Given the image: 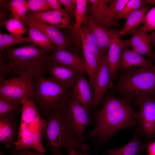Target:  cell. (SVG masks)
Returning <instances> with one entry per match:
<instances>
[{
	"instance_id": "obj_11",
	"label": "cell",
	"mask_w": 155,
	"mask_h": 155,
	"mask_svg": "<svg viewBox=\"0 0 155 155\" xmlns=\"http://www.w3.org/2000/svg\"><path fill=\"white\" fill-rule=\"evenodd\" d=\"M46 71L50 75V79L68 88H71L82 74L72 69L52 61L48 63Z\"/></svg>"
},
{
	"instance_id": "obj_42",
	"label": "cell",
	"mask_w": 155,
	"mask_h": 155,
	"mask_svg": "<svg viewBox=\"0 0 155 155\" xmlns=\"http://www.w3.org/2000/svg\"><path fill=\"white\" fill-rule=\"evenodd\" d=\"M13 155H26L25 150H18L14 149L12 151Z\"/></svg>"
},
{
	"instance_id": "obj_26",
	"label": "cell",
	"mask_w": 155,
	"mask_h": 155,
	"mask_svg": "<svg viewBox=\"0 0 155 155\" xmlns=\"http://www.w3.org/2000/svg\"><path fill=\"white\" fill-rule=\"evenodd\" d=\"M92 4L89 11L91 17L94 20L101 24L103 21L111 2V0H88Z\"/></svg>"
},
{
	"instance_id": "obj_34",
	"label": "cell",
	"mask_w": 155,
	"mask_h": 155,
	"mask_svg": "<svg viewBox=\"0 0 155 155\" xmlns=\"http://www.w3.org/2000/svg\"><path fill=\"white\" fill-rule=\"evenodd\" d=\"M2 35L6 44V49L9 48L11 46L17 44L25 43L27 42H30L29 36L23 37L11 34H8L2 33Z\"/></svg>"
},
{
	"instance_id": "obj_9",
	"label": "cell",
	"mask_w": 155,
	"mask_h": 155,
	"mask_svg": "<svg viewBox=\"0 0 155 155\" xmlns=\"http://www.w3.org/2000/svg\"><path fill=\"white\" fill-rule=\"evenodd\" d=\"M65 108L77 137L80 141L84 142L85 131L87 126L91 123L90 110L71 96Z\"/></svg>"
},
{
	"instance_id": "obj_32",
	"label": "cell",
	"mask_w": 155,
	"mask_h": 155,
	"mask_svg": "<svg viewBox=\"0 0 155 155\" xmlns=\"http://www.w3.org/2000/svg\"><path fill=\"white\" fill-rule=\"evenodd\" d=\"M16 111H22L21 104L0 96V115Z\"/></svg>"
},
{
	"instance_id": "obj_38",
	"label": "cell",
	"mask_w": 155,
	"mask_h": 155,
	"mask_svg": "<svg viewBox=\"0 0 155 155\" xmlns=\"http://www.w3.org/2000/svg\"><path fill=\"white\" fill-rule=\"evenodd\" d=\"M49 6L53 10H63L59 0H46Z\"/></svg>"
},
{
	"instance_id": "obj_40",
	"label": "cell",
	"mask_w": 155,
	"mask_h": 155,
	"mask_svg": "<svg viewBox=\"0 0 155 155\" xmlns=\"http://www.w3.org/2000/svg\"><path fill=\"white\" fill-rule=\"evenodd\" d=\"M7 48L6 43L4 40L1 32H0V51H3Z\"/></svg>"
},
{
	"instance_id": "obj_4",
	"label": "cell",
	"mask_w": 155,
	"mask_h": 155,
	"mask_svg": "<svg viewBox=\"0 0 155 155\" xmlns=\"http://www.w3.org/2000/svg\"><path fill=\"white\" fill-rule=\"evenodd\" d=\"M17 139L14 149L22 150L33 149L44 153L45 149L42 139L46 121L40 115L32 98L23 99Z\"/></svg>"
},
{
	"instance_id": "obj_7",
	"label": "cell",
	"mask_w": 155,
	"mask_h": 155,
	"mask_svg": "<svg viewBox=\"0 0 155 155\" xmlns=\"http://www.w3.org/2000/svg\"><path fill=\"white\" fill-rule=\"evenodd\" d=\"M134 103L139 107L137 131L148 140L155 138V95H139Z\"/></svg>"
},
{
	"instance_id": "obj_31",
	"label": "cell",
	"mask_w": 155,
	"mask_h": 155,
	"mask_svg": "<svg viewBox=\"0 0 155 155\" xmlns=\"http://www.w3.org/2000/svg\"><path fill=\"white\" fill-rule=\"evenodd\" d=\"M3 25L10 34L21 36L28 30L24 26L22 22L16 18L9 19L4 22Z\"/></svg>"
},
{
	"instance_id": "obj_3",
	"label": "cell",
	"mask_w": 155,
	"mask_h": 155,
	"mask_svg": "<svg viewBox=\"0 0 155 155\" xmlns=\"http://www.w3.org/2000/svg\"><path fill=\"white\" fill-rule=\"evenodd\" d=\"M3 56L7 61L9 71L19 76L34 79L46 71L50 56L32 43L24 46L5 49Z\"/></svg>"
},
{
	"instance_id": "obj_20",
	"label": "cell",
	"mask_w": 155,
	"mask_h": 155,
	"mask_svg": "<svg viewBox=\"0 0 155 155\" xmlns=\"http://www.w3.org/2000/svg\"><path fill=\"white\" fill-rule=\"evenodd\" d=\"M132 139L125 145L117 148L107 150L104 155H140L148 142L142 141L141 135L137 131Z\"/></svg>"
},
{
	"instance_id": "obj_35",
	"label": "cell",
	"mask_w": 155,
	"mask_h": 155,
	"mask_svg": "<svg viewBox=\"0 0 155 155\" xmlns=\"http://www.w3.org/2000/svg\"><path fill=\"white\" fill-rule=\"evenodd\" d=\"M144 29L148 32L155 30V7L149 10L143 20Z\"/></svg>"
},
{
	"instance_id": "obj_25",
	"label": "cell",
	"mask_w": 155,
	"mask_h": 155,
	"mask_svg": "<svg viewBox=\"0 0 155 155\" xmlns=\"http://www.w3.org/2000/svg\"><path fill=\"white\" fill-rule=\"evenodd\" d=\"M25 25L28 29L30 42L45 51L54 49V44L44 33L33 26L29 24Z\"/></svg>"
},
{
	"instance_id": "obj_18",
	"label": "cell",
	"mask_w": 155,
	"mask_h": 155,
	"mask_svg": "<svg viewBox=\"0 0 155 155\" xmlns=\"http://www.w3.org/2000/svg\"><path fill=\"white\" fill-rule=\"evenodd\" d=\"M15 112L0 115V141L7 148L16 142L17 127L15 119Z\"/></svg>"
},
{
	"instance_id": "obj_12",
	"label": "cell",
	"mask_w": 155,
	"mask_h": 155,
	"mask_svg": "<svg viewBox=\"0 0 155 155\" xmlns=\"http://www.w3.org/2000/svg\"><path fill=\"white\" fill-rule=\"evenodd\" d=\"M49 61H52L76 70L81 73H87L84 59L65 49L54 48Z\"/></svg>"
},
{
	"instance_id": "obj_16",
	"label": "cell",
	"mask_w": 155,
	"mask_h": 155,
	"mask_svg": "<svg viewBox=\"0 0 155 155\" xmlns=\"http://www.w3.org/2000/svg\"><path fill=\"white\" fill-rule=\"evenodd\" d=\"M27 16L47 23L57 27L67 29L71 31L73 25L70 17L64 10H51L34 13L30 11Z\"/></svg>"
},
{
	"instance_id": "obj_23",
	"label": "cell",
	"mask_w": 155,
	"mask_h": 155,
	"mask_svg": "<svg viewBox=\"0 0 155 155\" xmlns=\"http://www.w3.org/2000/svg\"><path fill=\"white\" fill-rule=\"evenodd\" d=\"M152 5H144L130 14L126 19L123 28L120 30V36L132 34L142 23L145 15Z\"/></svg>"
},
{
	"instance_id": "obj_6",
	"label": "cell",
	"mask_w": 155,
	"mask_h": 155,
	"mask_svg": "<svg viewBox=\"0 0 155 155\" xmlns=\"http://www.w3.org/2000/svg\"><path fill=\"white\" fill-rule=\"evenodd\" d=\"M33 84L32 98L44 119L52 111L64 108L71 97V88L62 86L43 76L34 78Z\"/></svg>"
},
{
	"instance_id": "obj_43",
	"label": "cell",
	"mask_w": 155,
	"mask_h": 155,
	"mask_svg": "<svg viewBox=\"0 0 155 155\" xmlns=\"http://www.w3.org/2000/svg\"><path fill=\"white\" fill-rule=\"evenodd\" d=\"M151 35L152 44L155 47V30L151 32Z\"/></svg>"
},
{
	"instance_id": "obj_24",
	"label": "cell",
	"mask_w": 155,
	"mask_h": 155,
	"mask_svg": "<svg viewBox=\"0 0 155 155\" xmlns=\"http://www.w3.org/2000/svg\"><path fill=\"white\" fill-rule=\"evenodd\" d=\"M87 2L86 0H76L75 22L71 32L75 41L79 44L81 42V28L83 24H85L86 22Z\"/></svg>"
},
{
	"instance_id": "obj_17",
	"label": "cell",
	"mask_w": 155,
	"mask_h": 155,
	"mask_svg": "<svg viewBox=\"0 0 155 155\" xmlns=\"http://www.w3.org/2000/svg\"><path fill=\"white\" fill-rule=\"evenodd\" d=\"M153 64L152 60L146 59L132 49L124 46L121 52L118 70L122 72Z\"/></svg>"
},
{
	"instance_id": "obj_28",
	"label": "cell",
	"mask_w": 155,
	"mask_h": 155,
	"mask_svg": "<svg viewBox=\"0 0 155 155\" xmlns=\"http://www.w3.org/2000/svg\"><path fill=\"white\" fill-rule=\"evenodd\" d=\"M154 4L155 0H129L124 7L117 13L115 20H126L130 14L142 6Z\"/></svg>"
},
{
	"instance_id": "obj_44",
	"label": "cell",
	"mask_w": 155,
	"mask_h": 155,
	"mask_svg": "<svg viewBox=\"0 0 155 155\" xmlns=\"http://www.w3.org/2000/svg\"><path fill=\"white\" fill-rule=\"evenodd\" d=\"M75 155H89L88 153L86 152H78L74 150Z\"/></svg>"
},
{
	"instance_id": "obj_39",
	"label": "cell",
	"mask_w": 155,
	"mask_h": 155,
	"mask_svg": "<svg viewBox=\"0 0 155 155\" xmlns=\"http://www.w3.org/2000/svg\"><path fill=\"white\" fill-rule=\"evenodd\" d=\"M148 146V155H155V141L149 143Z\"/></svg>"
},
{
	"instance_id": "obj_37",
	"label": "cell",
	"mask_w": 155,
	"mask_h": 155,
	"mask_svg": "<svg viewBox=\"0 0 155 155\" xmlns=\"http://www.w3.org/2000/svg\"><path fill=\"white\" fill-rule=\"evenodd\" d=\"M4 59L2 54L0 55V81L5 79V77L8 73L9 72L4 61Z\"/></svg>"
},
{
	"instance_id": "obj_45",
	"label": "cell",
	"mask_w": 155,
	"mask_h": 155,
	"mask_svg": "<svg viewBox=\"0 0 155 155\" xmlns=\"http://www.w3.org/2000/svg\"><path fill=\"white\" fill-rule=\"evenodd\" d=\"M67 151L68 155H75L73 149H69L67 150Z\"/></svg>"
},
{
	"instance_id": "obj_33",
	"label": "cell",
	"mask_w": 155,
	"mask_h": 155,
	"mask_svg": "<svg viewBox=\"0 0 155 155\" xmlns=\"http://www.w3.org/2000/svg\"><path fill=\"white\" fill-rule=\"evenodd\" d=\"M29 10L32 12H42L53 10L46 0L27 1Z\"/></svg>"
},
{
	"instance_id": "obj_15",
	"label": "cell",
	"mask_w": 155,
	"mask_h": 155,
	"mask_svg": "<svg viewBox=\"0 0 155 155\" xmlns=\"http://www.w3.org/2000/svg\"><path fill=\"white\" fill-rule=\"evenodd\" d=\"M91 29L98 44L102 56L106 53L113 37H120V30L106 28L87 16L85 24Z\"/></svg>"
},
{
	"instance_id": "obj_36",
	"label": "cell",
	"mask_w": 155,
	"mask_h": 155,
	"mask_svg": "<svg viewBox=\"0 0 155 155\" xmlns=\"http://www.w3.org/2000/svg\"><path fill=\"white\" fill-rule=\"evenodd\" d=\"M65 8V11L70 17L75 18L76 0H59Z\"/></svg>"
},
{
	"instance_id": "obj_41",
	"label": "cell",
	"mask_w": 155,
	"mask_h": 155,
	"mask_svg": "<svg viewBox=\"0 0 155 155\" xmlns=\"http://www.w3.org/2000/svg\"><path fill=\"white\" fill-rule=\"evenodd\" d=\"M26 155H46L44 153L39 152H34L30 151L29 149L25 150ZM53 155H62L60 154H53Z\"/></svg>"
},
{
	"instance_id": "obj_22",
	"label": "cell",
	"mask_w": 155,
	"mask_h": 155,
	"mask_svg": "<svg viewBox=\"0 0 155 155\" xmlns=\"http://www.w3.org/2000/svg\"><path fill=\"white\" fill-rule=\"evenodd\" d=\"M80 34L81 44L87 73L89 77V82L93 88L100 68V60L98 59L88 49L81 30Z\"/></svg>"
},
{
	"instance_id": "obj_21",
	"label": "cell",
	"mask_w": 155,
	"mask_h": 155,
	"mask_svg": "<svg viewBox=\"0 0 155 155\" xmlns=\"http://www.w3.org/2000/svg\"><path fill=\"white\" fill-rule=\"evenodd\" d=\"M119 37H113L107 53L110 76L112 81L116 80L121 52L122 48L125 46L123 40Z\"/></svg>"
},
{
	"instance_id": "obj_1",
	"label": "cell",
	"mask_w": 155,
	"mask_h": 155,
	"mask_svg": "<svg viewBox=\"0 0 155 155\" xmlns=\"http://www.w3.org/2000/svg\"><path fill=\"white\" fill-rule=\"evenodd\" d=\"M94 117L95 127L87 136L100 146L119 131L137 126L138 115L129 101L114 96L106 97Z\"/></svg>"
},
{
	"instance_id": "obj_2",
	"label": "cell",
	"mask_w": 155,
	"mask_h": 155,
	"mask_svg": "<svg viewBox=\"0 0 155 155\" xmlns=\"http://www.w3.org/2000/svg\"><path fill=\"white\" fill-rule=\"evenodd\" d=\"M46 126L43 134L46 144L53 154H61V150L73 149L84 152L89 146L77 137L65 107L53 111L44 119Z\"/></svg>"
},
{
	"instance_id": "obj_30",
	"label": "cell",
	"mask_w": 155,
	"mask_h": 155,
	"mask_svg": "<svg viewBox=\"0 0 155 155\" xmlns=\"http://www.w3.org/2000/svg\"><path fill=\"white\" fill-rule=\"evenodd\" d=\"M81 30L84 36L86 43L89 50L99 59L102 57L96 39L90 28L86 24H83Z\"/></svg>"
},
{
	"instance_id": "obj_5",
	"label": "cell",
	"mask_w": 155,
	"mask_h": 155,
	"mask_svg": "<svg viewBox=\"0 0 155 155\" xmlns=\"http://www.w3.org/2000/svg\"><path fill=\"white\" fill-rule=\"evenodd\" d=\"M115 91L131 103L140 94L155 95V65L120 72Z\"/></svg>"
},
{
	"instance_id": "obj_19",
	"label": "cell",
	"mask_w": 155,
	"mask_h": 155,
	"mask_svg": "<svg viewBox=\"0 0 155 155\" xmlns=\"http://www.w3.org/2000/svg\"><path fill=\"white\" fill-rule=\"evenodd\" d=\"M84 75L81 74L71 87V96L91 110L93 102V93L90 83Z\"/></svg>"
},
{
	"instance_id": "obj_14",
	"label": "cell",
	"mask_w": 155,
	"mask_h": 155,
	"mask_svg": "<svg viewBox=\"0 0 155 155\" xmlns=\"http://www.w3.org/2000/svg\"><path fill=\"white\" fill-rule=\"evenodd\" d=\"M22 22L24 25H32L42 32L53 43L55 47L65 49L69 44L67 38L56 26L27 16L25 20Z\"/></svg>"
},
{
	"instance_id": "obj_8",
	"label": "cell",
	"mask_w": 155,
	"mask_h": 155,
	"mask_svg": "<svg viewBox=\"0 0 155 155\" xmlns=\"http://www.w3.org/2000/svg\"><path fill=\"white\" fill-rule=\"evenodd\" d=\"M0 82V96L20 104L23 99L33 97V79L19 76Z\"/></svg>"
},
{
	"instance_id": "obj_10",
	"label": "cell",
	"mask_w": 155,
	"mask_h": 155,
	"mask_svg": "<svg viewBox=\"0 0 155 155\" xmlns=\"http://www.w3.org/2000/svg\"><path fill=\"white\" fill-rule=\"evenodd\" d=\"M113 86V82L110 76L106 53L100 59V68L93 88V102L92 111L97 108L101 103L104 94Z\"/></svg>"
},
{
	"instance_id": "obj_13",
	"label": "cell",
	"mask_w": 155,
	"mask_h": 155,
	"mask_svg": "<svg viewBox=\"0 0 155 155\" xmlns=\"http://www.w3.org/2000/svg\"><path fill=\"white\" fill-rule=\"evenodd\" d=\"M129 39L123 40L125 46H130L134 51L142 55L151 59L155 57V54L152 49L151 35L144 29L143 26H140L132 34Z\"/></svg>"
},
{
	"instance_id": "obj_29",
	"label": "cell",
	"mask_w": 155,
	"mask_h": 155,
	"mask_svg": "<svg viewBox=\"0 0 155 155\" xmlns=\"http://www.w3.org/2000/svg\"><path fill=\"white\" fill-rule=\"evenodd\" d=\"M12 18L18 19L23 22L26 18L29 10L27 1L12 0L8 4Z\"/></svg>"
},
{
	"instance_id": "obj_27",
	"label": "cell",
	"mask_w": 155,
	"mask_h": 155,
	"mask_svg": "<svg viewBox=\"0 0 155 155\" xmlns=\"http://www.w3.org/2000/svg\"><path fill=\"white\" fill-rule=\"evenodd\" d=\"M129 0H113L109 6V7L104 19L100 24L103 27L108 28L111 26L117 25L115 20L117 13L125 6Z\"/></svg>"
}]
</instances>
